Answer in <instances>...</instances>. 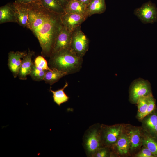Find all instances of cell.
Masks as SVG:
<instances>
[{
	"label": "cell",
	"mask_w": 157,
	"mask_h": 157,
	"mask_svg": "<svg viewBox=\"0 0 157 157\" xmlns=\"http://www.w3.org/2000/svg\"><path fill=\"white\" fill-rule=\"evenodd\" d=\"M72 32L63 26L56 38L52 53L62 49L70 48Z\"/></svg>",
	"instance_id": "obj_8"
},
{
	"label": "cell",
	"mask_w": 157,
	"mask_h": 157,
	"mask_svg": "<svg viewBox=\"0 0 157 157\" xmlns=\"http://www.w3.org/2000/svg\"><path fill=\"white\" fill-rule=\"evenodd\" d=\"M88 38L83 32L81 26L72 32L70 48L78 56L83 58L89 49Z\"/></svg>",
	"instance_id": "obj_4"
},
{
	"label": "cell",
	"mask_w": 157,
	"mask_h": 157,
	"mask_svg": "<svg viewBox=\"0 0 157 157\" xmlns=\"http://www.w3.org/2000/svg\"><path fill=\"white\" fill-rule=\"evenodd\" d=\"M47 71L37 66L33 63L29 75L32 79L34 81H40L44 80Z\"/></svg>",
	"instance_id": "obj_23"
},
{
	"label": "cell",
	"mask_w": 157,
	"mask_h": 157,
	"mask_svg": "<svg viewBox=\"0 0 157 157\" xmlns=\"http://www.w3.org/2000/svg\"><path fill=\"white\" fill-rule=\"evenodd\" d=\"M34 63L37 66L46 70H51L48 66L47 63L42 56H39L35 59Z\"/></svg>",
	"instance_id": "obj_25"
},
{
	"label": "cell",
	"mask_w": 157,
	"mask_h": 157,
	"mask_svg": "<svg viewBox=\"0 0 157 157\" xmlns=\"http://www.w3.org/2000/svg\"><path fill=\"white\" fill-rule=\"evenodd\" d=\"M148 106L144 117L153 112L155 108V101L152 94L148 96Z\"/></svg>",
	"instance_id": "obj_26"
},
{
	"label": "cell",
	"mask_w": 157,
	"mask_h": 157,
	"mask_svg": "<svg viewBox=\"0 0 157 157\" xmlns=\"http://www.w3.org/2000/svg\"><path fill=\"white\" fill-rule=\"evenodd\" d=\"M9 22L17 23L13 3H8L0 7V24Z\"/></svg>",
	"instance_id": "obj_13"
},
{
	"label": "cell",
	"mask_w": 157,
	"mask_h": 157,
	"mask_svg": "<svg viewBox=\"0 0 157 157\" xmlns=\"http://www.w3.org/2000/svg\"><path fill=\"white\" fill-rule=\"evenodd\" d=\"M83 58L78 56L71 48L52 53L49 62L50 68H55L67 75L79 72L82 67Z\"/></svg>",
	"instance_id": "obj_2"
},
{
	"label": "cell",
	"mask_w": 157,
	"mask_h": 157,
	"mask_svg": "<svg viewBox=\"0 0 157 157\" xmlns=\"http://www.w3.org/2000/svg\"><path fill=\"white\" fill-rule=\"evenodd\" d=\"M15 2L17 3H28L32 2H39L40 0H15Z\"/></svg>",
	"instance_id": "obj_29"
},
{
	"label": "cell",
	"mask_w": 157,
	"mask_h": 157,
	"mask_svg": "<svg viewBox=\"0 0 157 157\" xmlns=\"http://www.w3.org/2000/svg\"><path fill=\"white\" fill-rule=\"evenodd\" d=\"M68 84L66 82L64 87L56 91H53L50 87L49 90L53 94V101L58 105L60 106L63 103L66 102L68 100L69 97L65 93L64 90L68 86Z\"/></svg>",
	"instance_id": "obj_19"
},
{
	"label": "cell",
	"mask_w": 157,
	"mask_h": 157,
	"mask_svg": "<svg viewBox=\"0 0 157 157\" xmlns=\"http://www.w3.org/2000/svg\"><path fill=\"white\" fill-rule=\"evenodd\" d=\"M15 12L17 23L24 28H27L28 8L27 3L13 2Z\"/></svg>",
	"instance_id": "obj_11"
},
{
	"label": "cell",
	"mask_w": 157,
	"mask_h": 157,
	"mask_svg": "<svg viewBox=\"0 0 157 157\" xmlns=\"http://www.w3.org/2000/svg\"><path fill=\"white\" fill-rule=\"evenodd\" d=\"M108 151L106 149L100 148L96 152L93 156L106 157L108 156Z\"/></svg>",
	"instance_id": "obj_28"
},
{
	"label": "cell",
	"mask_w": 157,
	"mask_h": 157,
	"mask_svg": "<svg viewBox=\"0 0 157 157\" xmlns=\"http://www.w3.org/2000/svg\"><path fill=\"white\" fill-rule=\"evenodd\" d=\"M150 132L153 135V136H154L153 137L157 138V125L155 126Z\"/></svg>",
	"instance_id": "obj_31"
},
{
	"label": "cell",
	"mask_w": 157,
	"mask_h": 157,
	"mask_svg": "<svg viewBox=\"0 0 157 157\" xmlns=\"http://www.w3.org/2000/svg\"><path fill=\"white\" fill-rule=\"evenodd\" d=\"M154 111L144 118V125L150 132L157 125V113Z\"/></svg>",
	"instance_id": "obj_24"
},
{
	"label": "cell",
	"mask_w": 157,
	"mask_h": 157,
	"mask_svg": "<svg viewBox=\"0 0 157 157\" xmlns=\"http://www.w3.org/2000/svg\"><path fill=\"white\" fill-rule=\"evenodd\" d=\"M27 53L26 51H11L8 53V65L14 78L18 76L22 63L21 58H23Z\"/></svg>",
	"instance_id": "obj_9"
},
{
	"label": "cell",
	"mask_w": 157,
	"mask_h": 157,
	"mask_svg": "<svg viewBox=\"0 0 157 157\" xmlns=\"http://www.w3.org/2000/svg\"><path fill=\"white\" fill-rule=\"evenodd\" d=\"M87 7L85 4L76 0H70L64 10L65 13L78 14L88 18Z\"/></svg>",
	"instance_id": "obj_14"
},
{
	"label": "cell",
	"mask_w": 157,
	"mask_h": 157,
	"mask_svg": "<svg viewBox=\"0 0 157 157\" xmlns=\"http://www.w3.org/2000/svg\"><path fill=\"white\" fill-rule=\"evenodd\" d=\"M28 26L37 38L44 57H50L55 40L63 26L60 16L46 8L39 2L27 3Z\"/></svg>",
	"instance_id": "obj_1"
},
{
	"label": "cell",
	"mask_w": 157,
	"mask_h": 157,
	"mask_svg": "<svg viewBox=\"0 0 157 157\" xmlns=\"http://www.w3.org/2000/svg\"><path fill=\"white\" fill-rule=\"evenodd\" d=\"M135 155L137 157H155L154 154L147 147L144 146Z\"/></svg>",
	"instance_id": "obj_27"
},
{
	"label": "cell",
	"mask_w": 157,
	"mask_h": 157,
	"mask_svg": "<svg viewBox=\"0 0 157 157\" xmlns=\"http://www.w3.org/2000/svg\"><path fill=\"white\" fill-rule=\"evenodd\" d=\"M128 135L130 142V150H133L139 147L142 140L140 130L137 128L131 129Z\"/></svg>",
	"instance_id": "obj_17"
},
{
	"label": "cell",
	"mask_w": 157,
	"mask_h": 157,
	"mask_svg": "<svg viewBox=\"0 0 157 157\" xmlns=\"http://www.w3.org/2000/svg\"><path fill=\"white\" fill-rule=\"evenodd\" d=\"M78 1L82 2L87 6L90 2L91 0H76Z\"/></svg>",
	"instance_id": "obj_32"
},
{
	"label": "cell",
	"mask_w": 157,
	"mask_h": 157,
	"mask_svg": "<svg viewBox=\"0 0 157 157\" xmlns=\"http://www.w3.org/2000/svg\"><path fill=\"white\" fill-rule=\"evenodd\" d=\"M122 132V126L121 125L106 127L103 132L104 142L108 145L114 144Z\"/></svg>",
	"instance_id": "obj_10"
},
{
	"label": "cell",
	"mask_w": 157,
	"mask_h": 157,
	"mask_svg": "<svg viewBox=\"0 0 157 157\" xmlns=\"http://www.w3.org/2000/svg\"><path fill=\"white\" fill-rule=\"evenodd\" d=\"M142 144L148 148L155 157H157V138L152 135H145L142 138Z\"/></svg>",
	"instance_id": "obj_21"
},
{
	"label": "cell",
	"mask_w": 157,
	"mask_h": 157,
	"mask_svg": "<svg viewBox=\"0 0 157 157\" xmlns=\"http://www.w3.org/2000/svg\"><path fill=\"white\" fill-rule=\"evenodd\" d=\"M34 54V52L30 51L29 49L26 55L23 58L18 76L20 79H27V76L29 75L33 63L32 61V58Z\"/></svg>",
	"instance_id": "obj_12"
},
{
	"label": "cell",
	"mask_w": 157,
	"mask_h": 157,
	"mask_svg": "<svg viewBox=\"0 0 157 157\" xmlns=\"http://www.w3.org/2000/svg\"><path fill=\"white\" fill-rule=\"evenodd\" d=\"M134 14L143 23H152L157 20V9L150 1L143 4L135 9Z\"/></svg>",
	"instance_id": "obj_6"
},
{
	"label": "cell",
	"mask_w": 157,
	"mask_h": 157,
	"mask_svg": "<svg viewBox=\"0 0 157 157\" xmlns=\"http://www.w3.org/2000/svg\"><path fill=\"white\" fill-rule=\"evenodd\" d=\"M106 9L105 0H91L87 7L88 16L104 12Z\"/></svg>",
	"instance_id": "obj_16"
},
{
	"label": "cell",
	"mask_w": 157,
	"mask_h": 157,
	"mask_svg": "<svg viewBox=\"0 0 157 157\" xmlns=\"http://www.w3.org/2000/svg\"><path fill=\"white\" fill-rule=\"evenodd\" d=\"M70 0H56L64 8Z\"/></svg>",
	"instance_id": "obj_30"
},
{
	"label": "cell",
	"mask_w": 157,
	"mask_h": 157,
	"mask_svg": "<svg viewBox=\"0 0 157 157\" xmlns=\"http://www.w3.org/2000/svg\"><path fill=\"white\" fill-rule=\"evenodd\" d=\"M100 130L95 125L90 128L85 133L83 139L85 150L88 155L93 156L101 148V136Z\"/></svg>",
	"instance_id": "obj_3"
},
{
	"label": "cell",
	"mask_w": 157,
	"mask_h": 157,
	"mask_svg": "<svg viewBox=\"0 0 157 157\" xmlns=\"http://www.w3.org/2000/svg\"><path fill=\"white\" fill-rule=\"evenodd\" d=\"M129 99L132 103H137L138 99L152 94L150 83L147 80L139 78L133 81L130 85Z\"/></svg>",
	"instance_id": "obj_5"
},
{
	"label": "cell",
	"mask_w": 157,
	"mask_h": 157,
	"mask_svg": "<svg viewBox=\"0 0 157 157\" xmlns=\"http://www.w3.org/2000/svg\"><path fill=\"white\" fill-rule=\"evenodd\" d=\"M40 3L50 11L60 14L65 13L63 8L56 0H40Z\"/></svg>",
	"instance_id": "obj_20"
},
{
	"label": "cell",
	"mask_w": 157,
	"mask_h": 157,
	"mask_svg": "<svg viewBox=\"0 0 157 157\" xmlns=\"http://www.w3.org/2000/svg\"><path fill=\"white\" fill-rule=\"evenodd\" d=\"M148 96L140 97L137 101L136 104L138 108L137 116L140 120L143 119L145 117L148 106Z\"/></svg>",
	"instance_id": "obj_22"
},
{
	"label": "cell",
	"mask_w": 157,
	"mask_h": 157,
	"mask_svg": "<svg viewBox=\"0 0 157 157\" xmlns=\"http://www.w3.org/2000/svg\"><path fill=\"white\" fill-rule=\"evenodd\" d=\"M114 144H115L117 151L119 154L122 155L127 154L130 147V140L128 134L122 133Z\"/></svg>",
	"instance_id": "obj_15"
},
{
	"label": "cell",
	"mask_w": 157,
	"mask_h": 157,
	"mask_svg": "<svg viewBox=\"0 0 157 157\" xmlns=\"http://www.w3.org/2000/svg\"><path fill=\"white\" fill-rule=\"evenodd\" d=\"M67 75L63 71L55 68L51 69L50 70H47L44 78L45 83L50 85L58 81L61 78Z\"/></svg>",
	"instance_id": "obj_18"
},
{
	"label": "cell",
	"mask_w": 157,
	"mask_h": 157,
	"mask_svg": "<svg viewBox=\"0 0 157 157\" xmlns=\"http://www.w3.org/2000/svg\"><path fill=\"white\" fill-rule=\"evenodd\" d=\"M87 18L82 15L65 13L60 16L61 20L64 27L72 32L77 28L81 26Z\"/></svg>",
	"instance_id": "obj_7"
}]
</instances>
